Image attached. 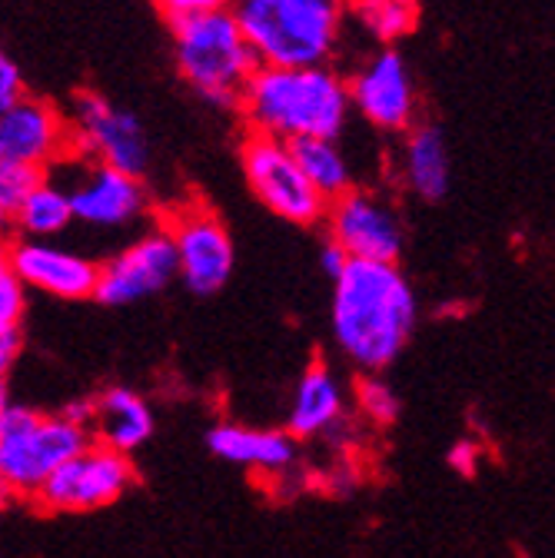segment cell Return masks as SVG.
<instances>
[{
  "instance_id": "cell-2",
  "label": "cell",
  "mask_w": 555,
  "mask_h": 558,
  "mask_svg": "<svg viewBox=\"0 0 555 558\" xmlns=\"http://www.w3.org/2000/svg\"><path fill=\"white\" fill-rule=\"evenodd\" d=\"M250 133L273 140H339L353 117L346 77L333 66H256L240 94Z\"/></svg>"
},
{
  "instance_id": "cell-30",
  "label": "cell",
  "mask_w": 555,
  "mask_h": 558,
  "mask_svg": "<svg viewBox=\"0 0 555 558\" xmlns=\"http://www.w3.org/2000/svg\"><path fill=\"white\" fill-rule=\"evenodd\" d=\"M449 465L459 472V475H472L475 465H479V449L472 442H456L453 452H449Z\"/></svg>"
},
{
  "instance_id": "cell-9",
  "label": "cell",
  "mask_w": 555,
  "mask_h": 558,
  "mask_svg": "<svg viewBox=\"0 0 555 558\" xmlns=\"http://www.w3.org/2000/svg\"><path fill=\"white\" fill-rule=\"evenodd\" d=\"M164 230L177 253V276L193 296H217L233 276V240L210 206H183Z\"/></svg>"
},
{
  "instance_id": "cell-7",
  "label": "cell",
  "mask_w": 555,
  "mask_h": 558,
  "mask_svg": "<svg viewBox=\"0 0 555 558\" xmlns=\"http://www.w3.org/2000/svg\"><path fill=\"white\" fill-rule=\"evenodd\" d=\"M67 126H71V150L136 180H144L150 170V140L141 117L107 97L91 90L77 94Z\"/></svg>"
},
{
  "instance_id": "cell-8",
  "label": "cell",
  "mask_w": 555,
  "mask_h": 558,
  "mask_svg": "<svg viewBox=\"0 0 555 558\" xmlns=\"http://www.w3.org/2000/svg\"><path fill=\"white\" fill-rule=\"evenodd\" d=\"M136 472L130 456H120L100 442H87L74 459H67L34 496L47 512H97L123 499Z\"/></svg>"
},
{
  "instance_id": "cell-11",
  "label": "cell",
  "mask_w": 555,
  "mask_h": 558,
  "mask_svg": "<svg viewBox=\"0 0 555 558\" xmlns=\"http://www.w3.org/2000/svg\"><path fill=\"white\" fill-rule=\"evenodd\" d=\"M329 240L350 256L366 263H396L402 253V223L393 203L370 190H350L326 203L323 217Z\"/></svg>"
},
{
  "instance_id": "cell-15",
  "label": "cell",
  "mask_w": 555,
  "mask_h": 558,
  "mask_svg": "<svg viewBox=\"0 0 555 558\" xmlns=\"http://www.w3.org/2000/svg\"><path fill=\"white\" fill-rule=\"evenodd\" d=\"M11 276L24 290H37L53 300H94L97 263L50 240H14L8 246Z\"/></svg>"
},
{
  "instance_id": "cell-14",
  "label": "cell",
  "mask_w": 555,
  "mask_h": 558,
  "mask_svg": "<svg viewBox=\"0 0 555 558\" xmlns=\"http://www.w3.org/2000/svg\"><path fill=\"white\" fill-rule=\"evenodd\" d=\"M71 154V126L67 117L37 97H21L8 110H0V160L47 170Z\"/></svg>"
},
{
  "instance_id": "cell-20",
  "label": "cell",
  "mask_w": 555,
  "mask_h": 558,
  "mask_svg": "<svg viewBox=\"0 0 555 558\" xmlns=\"http://www.w3.org/2000/svg\"><path fill=\"white\" fill-rule=\"evenodd\" d=\"M290 154L306 177V183L329 203L342 193L353 190V170L350 160L339 150L336 140H293Z\"/></svg>"
},
{
  "instance_id": "cell-5",
  "label": "cell",
  "mask_w": 555,
  "mask_h": 558,
  "mask_svg": "<svg viewBox=\"0 0 555 558\" xmlns=\"http://www.w3.org/2000/svg\"><path fill=\"white\" fill-rule=\"evenodd\" d=\"M91 433L60 415H44L31 405H11L0 418V482L14 496H37L40 485L81 449Z\"/></svg>"
},
{
  "instance_id": "cell-32",
  "label": "cell",
  "mask_w": 555,
  "mask_h": 558,
  "mask_svg": "<svg viewBox=\"0 0 555 558\" xmlns=\"http://www.w3.org/2000/svg\"><path fill=\"white\" fill-rule=\"evenodd\" d=\"M0 243L4 246L14 243V217L8 214V209H0Z\"/></svg>"
},
{
  "instance_id": "cell-31",
  "label": "cell",
  "mask_w": 555,
  "mask_h": 558,
  "mask_svg": "<svg viewBox=\"0 0 555 558\" xmlns=\"http://www.w3.org/2000/svg\"><path fill=\"white\" fill-rule=\"evenodd\" d=\"M346 263H350V256H346L333 240H326L323 250H319V266H323V272H326L329 279H336V276L346 269Z\"/></svg>"
},
{
  "instance_id": "cell-18",
  "label": "cell",
  "mask_w": 555,
  "mask_h": 558,
  "mask_svg": "<svg viewBox=\"0 0 555 558\" xmlns=\"http://www.w3.org/2000/svg\"><path fill=\"white\" fill-rule=\"evenodd\" d=\"M154 426H157L154 409L136 389L107 386L100 396H94V423H91V433L97 436L94 442L120 456H130L154 436Z\"/></svg>"
},
{
  "instance_id": "cell-22",
  "label": "cell",
  "mask_w": 555,
  "mask_h": 558,
  "mask_svg": "<svg viewBox=\"0 0 555 558\" xmlns=\"http://www.w3.org/2000/svg\"><path fill=\"white\" fill-rule=\"evenodd\" d=\"M353 24L379 47H393L406 34L415 31V8L396 4V0H350L346 4Z\"/></svg>"
},
{
  "instance_id": "cell-35",
  "label": "cell",
  "mask_w": 555,
  "mask_h": 558,
  "mask_svg": "<svg viewBox=\"0 0 555 558\" xmlns=\"http://www.w3.org/2000/svg\"><path fill=\"white\" fill-rule=\"evenodd\" d=\"M11 499H14V493H11V488H8L4 482H0V512H4V509L11 506Z\"/></svg>"
},
{
  "instance_id": "cell-26",
  "label": "cell",
  "mask_w": 555,
  "mask_h": 558,
  "mask_svg": "<svg viewBox=\"0 0 555 558\" xmlns=\"http://www.w3.org/2000/svg\"><path fill=\"white\" fill-rule=\"evenodd\" d=\"M21 97H24V74H21L17 60L4 50V44H0V110H8Z\"/></svg>"
},
{
  "instance_id": "cell-24",
  "label": "cell",
  "mask_w": 555,
  "mask_h": 558,
  "mask_svg": "<svg viewBox=\"0 0 555 558\" xmlns=\"http://www.w3.org/2000/svg\"><path fill=\"white\" fill-rule=\"evenodd\" d=\"M44 180L40 170L31 167H17V163H4L0 160V209H8L14 217V209L24 203V196Z\"/></svg>"
},
{
  "instance_id": "cell-17",
  "label": "cell",
  "mask_w": 555,
  "mask_h": 558,
  "mask_svg": "<svg viewBox=\"0 0 555 558\" xmlns=\"http://www.w3.org/2000/svg\"><path fill=\"white\" fill-rule=\"evenodd\" d=\"M346 389L326 363H310L293 389L287 433L293 439H323L342 426Z\"/></svg>"
},
{
  "instance_id": "cell-29",
  "label": "cell",
  "mask_w": 555,
  "mask_h": 558,
  "mask_svg": "<svg viewBox=\"0 0 555 558\" xmlns=\"http://www.w3.org/2000/svg\"><path fill=\"white\" fill-rule=\"evenodd\" d=\"M57 415L67 418V423H74V426H81V429L91 433V423H94V399H87V396H84V399H71Z\"/></svg>"
},
{
  "instance_id": "cell-33",
  "label": "cell",
  "mask_w": 555,
  "mask_h": 558,
  "mask_svg": "<svg viewBox=\"0 0 555 558\" xmlns=\"http://www.w3.org/2000/svg\"><path fill=\"white\" fill-rule=\"evenodd\" d=\"M14 405V399H11V386H8V379H0V418L8 415V409Z\"/></svg>"
},
{
  "instance_id": "cell-16",
  "label": "cell",
  "mask_w": 555,
  "mask_h": 558,
  "mask_svg": "<svg viewBox=\"0 0 555 558\" xmlns=\"http://www.w3.org/2000/svg\"><path fill=\"white\" fill-rule=\"evenodd\" d=\"M206 449L230 465L269 475L290 472L300 459V442L287 429H256L243 423L214 426L206 433Z\"/></svg>"
},
{
  "instance_id": "cell-21",
  "label": "cell",
  "mask_w": 555,
  "mask_h": 558,
  "mask_svg": "<svg viewBox=\"0 0 555 558\" xmlns=\"http://www.w3.org/2000/svg\"><path fill=\"white\" fill-rule=\"evenodd\" d=\"M71 223H74L71 199H67L63 186L57 180H50V177H44L24 196V203L14 209V233H21V240L60 236Z\"/></svg>"
},
{
  "instance_id": "cell-34",
  "label": "cell",
  "mask_w": 555,
  "mask_h": 558,
  "mask_svg": "<svg viewBox=\"0 0 555 558\" xmlns=\"http://www.w3.org/2000/svg\"><path fill=\"white\" fill-rule=\"evenodd\" d=\"M8 276H11V263H8V246L0 243V283H4Z\"/></svg>"
},
{
  "instance_id": "cell-6",
  "label": "cell",
  "mask_w": 555,
  "mask_h": 558,
  "mask_svg": "<svg viewBox=\"0 0 555 558\" xmlns=\"http://www.w3.org/2000/svg\"><path fill=\"white\" fill-rule=\"evenodd\" d=\"M240 167H243L246 186L273 217L297 223V227L323 223L326 199L300 173L290 154V144L263 136V133H246L240 147Z\"/></svg>"
},
{
  "instance_id": "cell-10",
  "label": "cell",
  "mask_w": 555,
  "mask_h": 558,
  "mask_svg": "<svg viewBox=\"0 0 555 558\" xmlns=\"http://www.w3.org/2000/svg\"><path fill=\"white\" fill-rule=\"evenodd\" d=\"M177 279V253L170 233L154 227L123 246L107 263H97L94 300L104 306H133L150 296H160Z\"/></svg>"
},
{
  "instance_id": "cell-36",
  "label": "cell",
  "mask_w": 555,
  "mask_h": 558,
  "mask_svg": "<svg viewBox=\"0 0 555 558\" xmlns=\"http://www.w3.org/2000/svg\"><path fill=\"white\" fill-rule=\"evenodd\" d=\"M396 4H406V8H415V4H420V0H396Z\"/></svg>"
},
{
  "instance_id": "cell-13",
  "label": "cell",
  "mask_w": 555,
  "mask_h": 558,
  "mask_svg": "<svg viewBox=\"0 0 555 558\" xmlns=\"http://www.w3.org/2000/svg\"><path fill=\"white\" fill-rule=\"evenodd\" d=\"M350 107L383 133H406L415 126V81L406 57L379 47L357 74L346 81Z\"/></svg>"
},
{
  "instance_id": "cell-27",
  "label": "cell",
  "mask_w": 555,
  "mask_h": 558,
  "mask_svg": "<svg viewBox=\"0 0 555 558\" xmlns=\"http://www.w3.org/2000/svg\"><path fill=\"white\" fill-rule=\"evenodd\" d=\"M154 4L170 17H196V14H214V11H230L237 0H154Z\"/></svg>"
},
{
  "instance_id": "cell-3",
  "label": "cell",
  "mask_w": 555,
  "mask_h": 558,
  "mask_svg": "<svg viewBox=\"0 0 555 558\" xmlns=\"http://www.w3.org/2000/svg\"><path fill=\"white\" fill-rule=\"evenodd\" d=\"M260 66H329L346 0H237L230 8Z\"/></svg>"
},
{
  "instance_id": "cell-4",
  "label": "cell",
  "mask_w": 555,
  "mask_h": 558,
  "mask_svg": "<svg viewBox=\"0 0 555 558\" xmlns=\"http://www.w3.org/2000/svg\"><path fill=\"white\" fill-rule=\"evenodd\" d=\"M170 24L180 77L210 107H240V94L260 63L243 40L233 11L180 17Z\"/></svg>"
},
{
  "instance_id": "cell-25",
  "label": "cell",
  "mask_w": 555,
  "mask_h": 558,
  "mask_svg": "<svg viewBox=\"0 0 555 558\" xmlns=\"http://www.w3.org/2000/svg\"><path fill=\"white\" fill-rule=\"evenodd\" d=\"M24 313H27V290L14 276H8L0 283V336L17 332L24 326Z\"/></svg>"
},
{
  "instance_id": "cell-12",
  "label": "cell",
  "mask_w": 555,
  "mask_h": 558,
  "mask_svg": "<svg viewBox=\"0 0 555 558\" xmlns=\"http://www.w3.org/2000/svg\"><path fill=\"white\" fill-rule=\"evenodd\" d=\"M71 163L77 167V173L67 180L71 186H63V193L71 199L74 220L94 230H123L147 214L150 196L144 180L87 160L77 150H71Z\"/></svg>"
},
{
  "instance_id": "cell-23",
  "label": "cell",
  "mask_w": 555,
  "mask_h": 558,
  "mask_svg": "<svg viewBox=\"0 0 555 558\" xmlns=\"http://www.w3.org/2000/svg\"><path fill=\"white\" fill-rule=\"evenodd\" d=\"M357 402H360L363 415L376 426H393L399 418V412H402L396 389L383 376H363L357 383Z\"/></svg>"
},
{
  "instance_id": "cell-19",
  "label": "cell",
  "mask_w": 555,
  "mask_h": 558,
  "mask_svg": "<svg viewBox=\"0 0 555 558\" xmlns=\"http://www.w3.org/2000/svg\"><path fill=\"white\" fill-rule=\"evenodd\" d=\"M449 147L436 126H412L402 147V183L426 203L449 193Z\"/></svg>"
},
{
  "instance_id": "cell-28",
  "label": "cell",
  "mask_w": 555,
  "mask_h": 558,
  "mask_svg": "<svg viewBox=\"0 0 555 558\" xmlns=\"http://www.w3.org/2000/svg\"><path fill=\"white\" fill-rule=\"evenodd\" d=\"M24 353V329L0 336V379H8Z\"/></svg>"
},
{
  "instance_id": "cell-1",
  "label": "cell",
  "mask_w": 555,
  "mask_h": 558,
  "mask_svg": "<svg viewBox=\"0 0 555 558\" xmlns=\"http://www.w3.org/2000/svg\"><path fill=\"white\" fill-rule=\"evenodd\" d=\"M420 303L396 263L350 259L333 279L329 329L339 353L366 376H379L406 349Z\"/></svg>"
}]
</instances>
